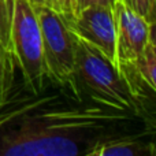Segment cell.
<instances>
[{"instance_id":"2","label":"cell","mask_w":156,"mask_h":156,"mask_svg":"<svg viewBox=\"0 0 156 156\" xmlns=\"http://www.w3.org/2000/svg\"><path fill=\"white\" fill-rule=\"evenodd\" d=\"M71 126V119L62 123L51 116L22 115L0 133V156H76L81 148Z\"/></svg>"},{"instance_id":"8","label":"cell","mask_w":156,"mask_h":156,"mask_svg":"<svg viewBox=\"0 0 156 156\" xmlns=\"http://www.w3.org/2000/svg\"><path fill=\"white\" fill-rule=\"evenodd\" d=\"M14 74H15V63L8 48L0 18V107L8 103L14 85Z\"/></svg>"},{"instance_id":"1","label":"cell","mask_w":156,"mask_h":156,"mask_svg":"<svg viewBox=\"0 0 156 156\" xmlns=\"http://www.w3.org/2000/svg\"><path fill=\"white\" fill-rule=\"evenodd\" d=\"M0 18L15 69L21 71L26 88L36 94L48 78L34 4L29 0H0Z\"/></svg>"},{"instance_id":"14","label":"cell","mask_w":156,"mask_h":156,"mask_svg":"<svg viewBox=\"0 0 156 156\" xmlns=\"http://www.w3.org/2000/svg\"><path fill=\"white\" fill-rule=\"evenodd\" d=\"M149 43L156 47V22L149 25Z\"/></svg>"},{"instance_id":"9","label":"cell","mask_w":156,"mask_h":156,"mask_svg":"<svg viewBox=\"0 0 156 156\" xmlns=\"http://www.w3.org/2000/svg\"><path fill=\"white\" fill-rule=\"evenodd\" d=\"M137 74L156 92V47L151 43L145 47L143 55L133 65Z\"/></svg>"},{"instance_id":"5","label":"cell","mask_w":156,"mask_h":156,"mask_svg":"<svg viewBox=\"0 0 156 156\" xmlns=\"http://www.w3.org/2000/svg\"><path fill=\"white\" fill-rule=\"evenodd\" d=\"M116 27V65L123 74L133 67L149 43V22L129 8L122 0L114 5Z\"/></svg>"},{"instance_id":"3","label":"cell","mask_w":156,"mask_h":156,"mask_svg":"<svg viewBox=\"0 0 156 156\" xmlns=\"http://www.w3.org/2000/svg\"><path fill=\"white\" fill-rule=\"evenodd\" d=\"M76 78L116 108H134V89L129 77L100 51L77 38Z\"/></svg>"},{"instance_id":"6","label":"cell","mask_w":156,"mask_h":156,"mask_svg":"<svg viewBox=\"0 0 156 156\" xmlns=\"http://www.w3.org/2000/svg\"><path fill=\"white\" fill-rule=\"evenodd\" d=\"M70 29L78 40L100 51L116 65V27L114 8L88 7L77 12ZM121 71V70H119Z\"/></svg>"},{"instance_id":"7","label":"cell","mask_w":156,"mask_h":156,"mask_svg":"<svg viewBox=\"0 0 156 156\" xmlns=\"http://www.w3.org/2000/svg\"><path fill=\"white\" fill-rule=\"evenodd\" d=\"M88 156H140L152 154L149 145L133 138H112L90 145L85 152Z\"/></svg>"},{"instance_id":"12","label":"cell","mask_w":156,"mask_h":156,"mask_svg":"<svg viewBox=\"0 0 156 156\" xmlns=\"http://www.w3.org/2000/svg\"><path fill=\"white\" fill-rule=\"evenodd\" d=\"M5 105L0 107V130H2L3 127L7 126L8 123H11V122L19 119L22 115L26 114V111H29V110L33 108V104H19V105H16V107L4 110Z\"/></svg>"},{"instance_id":"4","label":"cell","mask_w":156,"mask_h":156,"mask_svg":"<svg viewBox=\"0 0 156 156\" xmlns=\"http://www.w3.org/2000/svg\"><path fill=\"white\" fill-rule=\"evenodd\" d=\"M43 36L47 78L76 89L77 37L70 25L54 10L34 5Z\"/></svg>"},{"instance_id":"11","label":"cell","mask_w":156,"mask_h":156,"mask_svg":"<svg viewBox=\"0 0 156 156\" xmlns=\"http://www.w3.org/2000/svg\"><path fill=\"white\" fill-rule=\"evenodd\" d=\"M129 8L140 14L149 23L156 22V0H122Z\"/></svg>"},{"instance_id":"13","label":"cell","mask_w":156,"mask_h":156,"mask_svg":"<svg viewBox=\"0 0 156 156\" xmlns=\"http://www.w3.org/2000/svg\"><path fill=\"white\" fill-rule=\"evenodd\" d=\"M116 0H76L77 11L88 7H110L114 8Z\"/></svg>"},{"instance_id":"10","label":"cell","mask_w":156,"mask_h":156,"mask_svg":"<svg viewBox=\"0 0 156 156\" xmlns=\"http://www.w3.org/2000/svg\"><path fill=\"white\" fill-rule=\"evenodd\" d=\"M32 4L47 7L49 10H54L58 12L69 25L74 21L77 15V5L76 0H29Z\"/></svg>"}]
</instances>
